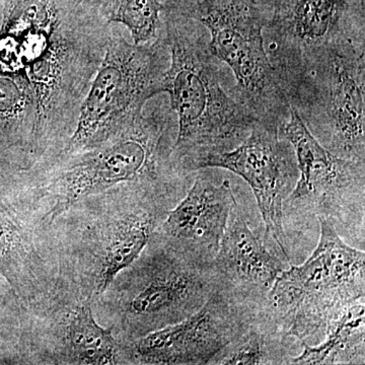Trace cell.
Here are the masks:
<instances>
[{
    "instance_id": "cell-8",
    "label": "cell",
    "mask_w": 365,
    "mask_h": 365,
    "mask_svg": "<svg viewBox=\"0 0 365 365\" xmlns=\"http://www.w3.org/2000/svg\"><path fill=\"white\" fill-rule=\"evenodd\" d=\"M294 148L299 177L283 204V225L306 227L325 220L343 240L364 248L365 163L333 155L304 124L292 107L281 126Z\"/></svg>"
},
{
    "instance_id": "cell-14",
    "label": "cell",
    "mask_w": 365,
    "mask_h": 365,
    "mask_svg": "<svg viewBox=\"0 0 365 365\" xmlns=\"http://www.w3.org/2000/svg\"><path fill=\"white\" fill-rule=\"evenodd\" d=\"M235 202L228 180L217 185L198 170L188 191L155 232L192 256L213 262Z\"/></svg>"
},
{
    "instance_id": "cell-12",
    "label": "cell",
    "mask_w": 365,
    "mask_h": 365,
    "mask_svg": "<svg viewBox=\"0 0 365 365\" xmlns=\"http://www.w3.org/2000/svg\"><path fill=\"white\" fill-rule=\"evenodd\" d=\"M263 306L245 304L217 288L195 314L134 340L132 359L141 364L210 365L246 332Z\"/></svg>"
},
{
    "instance_id": "cell-9",
    "label": "cell",
    "mask_w": 365,
    "mask_h": 365,
    "mask_svg": "<svg viewBox=\"0 0 365 365\" xmlns=\"http://www.w3.org/2000/svg\"><path fill=\"white\" fill-rule=\"evenodd\" d=\"M129 285L125 312L137 338L195 314L218 288L212 262L153 232Z\"/></svg>"
},
{
    "instance_id": "cell-21",
    "label": "cell",
    "mask_w": 365,
    "mask_h": 365,
    "mask_svg": "<svg viewBox=\"0 0 365 365\" xmlns=\"http://www.w3.org/2000/svg\"><path fill=\"white\" fill-rule=\"evenodd\" d=\"M19 248H21L20 232L0 209V258L11 256Z\"/></svg>"
},
{
    "instance_id": "cell-11",
    "label": "cell",
    "mask_w": 365,
    "mask_h": 365,
    "mask_svg": "<svg viewBox=\"0 0 365 365\" xmlns=\"http://www.w3.org/2000/svg\"><path fill=\"white\" fill-rule=\"evenodd\" d=\"M210 168L230 170L248 182L265 225L264 241L276 247L281 258L290 264L283 204L297 184L299 170L294 148L281 127L257 121L237 148L208 158L200 170Z\"/></svg>"
},
{
    "instance_id": "cell-2",
    "label": "cell",
    "mask_w": 365,
    "mask_h": 365,
    "mask_svg": "<svg viewBox=\"0 0 365 365\" xmlns=\"http://www.w3.org/2000/svg\"><path fill=\"white\" fill-rule=\"evenodd\" d=\"M177 134L176 114L160 98L104 143L53 158L54 167L44 178L55 199L53 212L116 188L126 189L135 200L163 205L184 197L196 175L175 160Z\"/></svg>"
},
{
    "instance_id": "cell-6",
    "label": "cell",
    "mask_w": 365,
    "mask_h": 365,
    "mask_svg": "<svg viewBox=\"0 0 365 365\" xmlns=\"http://www.w3.org/2000/svg\"><path fill=\"white\" fill-rule=\"evenodd\" d=\"M270 13V0H194L179 14L208 31L211 51L235 76L232 97L258 121L281 127L292 105L265 49Z\"/></svg>"
},
{
    "instance_id": "cell-18",
    "label": "cell",
    "mask_w": 365,
    "mask_h": 365,
    "mask_svg": "<svg viewBox=\"0 0 365 365\" xmlns=\"http://www.w3.org/2000/svg\"><path fill=\"white\" fill-rule=\"evenodd\" d=\"M292 356L288 338L269 314L265 304L246 332L227 346L210 365H282L288 364Z\"/></svg>"
},
{
    "instance_id": "cell-19",
    "label": "cell",
    "mask_w": 365,
    "mask_h": 365,
    "mask_svg": "<svg viewBox=\"0 0 365 365\" xmlns=\"http://www.w3.org/2000/svg\"><path fill=\"white\" fill-rule=\"evenodd\" d=\"M67 351L72 360L81 364H114L119 344L111 329L101 327L93 318L90 304L78 307L67 328Z\"/></svg>"
},
{
    "instance_id": "cell-15",
    "label": "cell",
    "mask_w": 365,
    "mask_h": 365,
    "mask_svg": "<svg viewBox=\"0 0 365 365\" xmlns=\"http://www.w3.org/2000/svg\"><path fill=\"white\" fill-rule=\"evenodd\" d=\"M36 133L37 112L28 81L0 61V160L34 165Z\"/></svg>"
},
{
    "instance_id": "cell-3",
    "label": "cell",
    "mask_w": 365,
    "mask_h": 365,
    "mask_svg": "<svg viewBox=\"0 0 365 365\" xmlns=\"http://www.w3.org/2000/svg\"><path fill=\"white\" fill-rule=\"evenodd\" d=\"M163 14L170 56L165 93L178 120L174 158L184 172L196 174L208 158L237 148L258 120L223 88L227 66L211 51L205 26Z\"/></svg>"
},
{
    "instance_id": "cell-20",
    "label": "cell",
    "mask_w": 365,
    "mask_h": 365,
    "mask_svg": "<svg viewBox=\"0 0 365 365\" xmlns=\"http://www.w3.org/2000/svg\"><path fill=\"white\" fill-rule=\"evenodd\" d=\"M109 24L123 26L133 43L144 44L158 38L163 26L160 0H91Z\"/></svg>"
},
{
    "instance_id": "cell-1",
    "label": "cell",
    "mask_w": 365,
    "mask_h": 365,
    "mask_svg": "<svg viewBox=\"0 0 365 365\" xmlns=\"http://www.w3.org/2000/svg\"><path fill=\"white\" fill-rule=\"evenodd\" d=\"M111 26L91 0H6L0 59L32 91L36 162H49L66 148L104 58Z\"/></svg>"
},
{
    "instance_id": "cell-4",
    "label": "cell",
    "mask_w": 365,
    "mask_h": 365,
    "mask_svg": "<svg viewBox=\"0 0 365 365\" xmlns=\"http://www.w3.org/2000/svg\"><path fill=\"white\" fill-rule=\"evenodd\" d=\"M319 239L309 259L290 265L278 276L266 307L289 339L309 345L325 337L346 307L365 297V253L338 235L325 220H318Z\"/></svg>"
},
{
    "instance_id": "cell-13",
    "label": "cell",
    "mask_w": 365,
    "mask_h": 365,
    "mask_svg": "<svg viewBox=\"0 0 365 365\" xmlns=\"http://www.w3.org/2000/svg\"><path fill=\"white\" fill-rule=\"evenodd\" d=\"M287 264L256 237L237 200L212 262L218 288L245 304L263 306Z\"/></svg>"
},
{
    "instance_id": "cell-17",
    "label": "cell",
    "mask_w": 365,
    "mask_h": 365,
    "mask_svg": "<svg viewBox=\"0 0 365 365\" xmlns=\"http://www.w3.org/2000/svg\"><path fill=\"white\" fill-rule=\"evenodd\" d=\"M304 350L292 356L288 364H365V297L349 304L327 330L318 344L302 342Z\"/></svg>"
},
{
    "instance_id": "cell-7",
    "label": "cell",
    "mask_w": 365,
    "mask_h": 365,
    "mask_svg": "<svg viewBox=\"0 0 365 365\" xmlns=\"http://www.w3.org/2000/svg\"><path fill=\"white\" fill-rule=\"evenodd\" d=\"M290 105L324 148L365 163V44L344 38L314 60Z\"/></svg>"
},
{
    "instance_id": "cell-10",
    "label": "cell",
    "mask_w": 365,
    "mask_h": 365,
    "mask_svg": "<svg viewBox=\"0 0 365 365\" xmlns=\"http://www.w3.org/2000/svg\"><path fill=\"white\" fill-rule=\"evenodd\" d=\"M264 43L288 100L309 67L344 38L365 39L364 19L352 16L350 0H270Z\"/></svg>"
},
{
    "instance_id": "cell-5",
    "label": "cell",
    "mask_w": 365,
    "mask_h": 365,
    "mask_svg": "<svg viewBox=\"0 0 365 365\" xmlns=\"http://www.w3.org/2000/svg\"><path fill=\"white\" fill-rule=\"evenodd\" d=\"M170 59L163 23L157 39L144 44L129 42L112 24L104 58L81 105L76 129L58 155L104 143L140 115L148 101L165 93Z\"/></svg>"
},
{
    "instance_id": "cell-16",
    "label": "cell",
    "mask_w": 365,
    "mask_h": 365,
    "mask_svg": "<svg viewBox=\"0 0 365 365\" xmlns=\"http://www.w3.org/2000/svg\"><path fill=\"white\" fill-rule=\"evenodd\" d=\"M169 210L162 204L139 203L118 220L103 257L98 285L102 292L135 263Z\"/></svg>"
}]
</instances>
